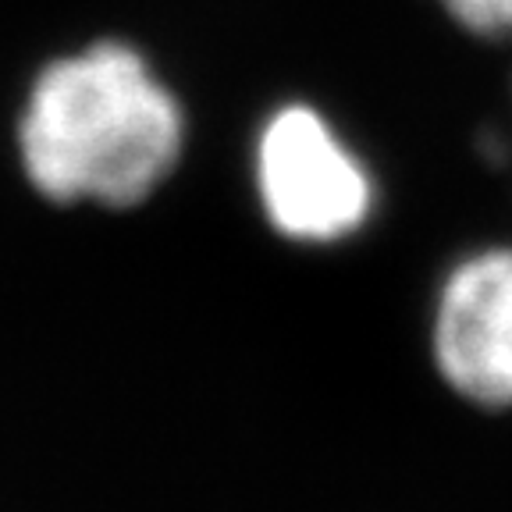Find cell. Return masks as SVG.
<instances>
[{"label": "cell", "mask_w": 512, "mask_h": 512, "mask_svg": "<svg viewBox=\"0 0 512 512\" xmlns=\"http://www.w3.org/2000/svg\"><path fill=\"white\" fill-rule=\"evenodd\" d=\"M441 377L477 406H512V249L466 260L441 292L434 324Z\"/></svg>", "instance_id": "cell-3"}, {"label": "cell", "mask_w": 512, "mask_h": 512, "mask_svg": "<svg viewBox=\"0 0 512 512\" xmlns=\"http://www.w3.org/2000/svg\"><path fill=\"white\" fill-rule=\"evenodd\" d=\"M256 175L267 214L288 239H342L370 214L367 171L310 107H285L267 121Z\"/></svg>", "instance_id": "cell-2"}, {"label": "cell", "mask_w": 512, "mask_h": 512, "mask_svg": "<svg viewBox=\"0 0 512 512\" xmlns=\"http://www.w3.org/2000/svg\"><path fill=\"white\" fill-rule=\"evenodd\" d=\"M182 146V114L136 50L104 43L50 64L22 118V157L50 200H143Z\"/></svg>", "instance_id": "cell-1"}, {"label": "cell", "mask_w": 512, "mask_h": 512, "mask_svg": "<svg viewBox=\"0 0 512 512\" xmlns=\"http://www.w3.org/2000/svg\"><path fill=\"white\" fill-rule=\"evenodd\" d=\"M441 4L473 32H484V36L512 32V0H441Z\"/></svg>", "instance_id": "cell-4"}]
</instances>
